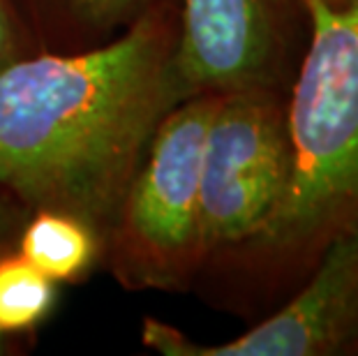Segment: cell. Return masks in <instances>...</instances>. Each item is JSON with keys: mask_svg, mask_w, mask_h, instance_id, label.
Returning <instances> with one entry per match:
<instances>
[{"mask_svg": "<svg viewBox=\"0 0 358 356\" xmlns=\"http://www.w3.org/2000/svg\"><path fill=\"white\" fill-rule=\"evenodd\" d=\"M178 28L164 7L81 54L17 58L0 70V183L35 208L116 225L159 120L185 100Z\"/></svg>", "mask_w": 358, "mask_h": 356, "instance_id": "obj_1", "label": "cell"}, {"mask_svg": "<svg viewBox=\"0 0 358 356\" xmlns=\"http://www.w3.org/2000/svg\"><path fill=\"white\" fill-rule=\"evenodd\" d=\"M303 7L308 42L287 100V180L257 234L222 252L264 290H296L358 229V0Z\"/></svg>", "mask_w": 358, "mask_h": 356, "instance_id": "obj_2", "label": "cell"}, {"mask_svg": "<svg viewBox=\"0 0 358 356\" xmlns=\"http://www.w3.org/2000/svg\"><path fill=\"white\" fill-rule=\"evenodd\" d=\"M222 93L185 97L159 120L113 232V262L132 287H182L206 264L199 234L203 150Z\"/></svg>", "mask_w": 358, "mask_h": 356, "instance_id": "obj_3", "label": "cell"}, {"mask_svg": "<svg viewBox=\"0 0 358 356\" xmlns=\"http://www.w3.org/2000/svg\"><path fill=\"white\" fill-rule=\"evenodd\" d=\"M289 169L287 102L275 88L222 93L203 150L199 234L206 262L248 241Z\"/></svg>", "mask_w": 358, "mask_h": 356, "instance_id": "obj_4", "label": "cell"}, {"mask_svg": "<svg viewBox=\"0 0 358 356\" xmlns=\"http://www.w3.org/2000/svg\"><path fill=\"white\" fill-rule=\"evenodd\" d=\"M303 0H182L176 72L185 95L275 88L289 77Z\"/></svg>", "mask_w": 358, "mask_h": 356, "instance_id": "obj_5", "label": "cell"}, {"mask_svg": "<svg viewBox=\"0 0 358 356\" xmlns=\"http://www.w3.org/2000/svg\"><path fill=\"white\" fill-rule=\"evenodd\" d=\"M143 345L166 356L358 354V229L326 250L282 306L248 333L196 345L164 322H143Z\"/></svg>", "mask_w": 358, "mask_h": 356, "instance_id": "obj_6", "label": "cell"}, {"mask_svg": "<svg viewBox=\"0 0 358 356\" xmlns=\"http://www.w3.org/2000/svg\"><path fill=\"white\" fill-rule=\"evenodd\" d=\"M21 257L53 283L79 278L95 257V229L81 218L37 208L21 234Z\"/></svg>", "mask_w": 358, "mask_h": 356, "instance_id": "obj_7", "label": "cell"}, {"mask_svg": "<svg viewBox=\"0 0 358 356\" xmlns=\"http://www.w3.org/2000/svg\"><path fill=\"white\" fill-rule=\"evenodd\" d=\"M56 303V283L37 271L26 257L0 259V333L35 329Z\"/></svg>", "mask_w": 358, "mask_h": 356, "instance_id": "obj_8", "label": "cell"}, {"mask_svg": "<svg viewBox=\"0 0 358 356\" xmlns=\"http://www.w3.org/2000/svg\"><path fill=\"white\" fill-rule=\"evenodd\" d=\"M58 12L88 28H113L132 19L146 0H51Z\"/></svg>", "mask_w": 358, "mask_h": 356, "instance_id": "obj_9", "label": "cell"}, {"mask_svg": "<svg viewBox=\"0 0 358 356\" xmlns=\"http://www.w3.org/2000/svg\"><path fill=\"white\" fill-rule=\"evenodd\" d=\"M19 58V40L7 0H0V70Z\"/></svg>", "mask_w": 358, "mask_h": 356, "instance_id": "obj_10", "label": "cell"}, {"mask_svg": "<svg viewBox=\"0 0 358 356\" xmlns=\"http://www.w3.org/2000/svg\"><path fill=\"white\" fill-rule=\"evenodd\" d=\"M324 3H329L333 7H345L347 3H352V0H324Z\"/></svg>", "mask_w": 358, "mask_h": 356, "instance_id": "obj_11", "label": "cell"}, {"mask_svg": "<svg viewBox=\"0 0 358 356\" xmlns=\"http://www.w3.org/2000/svg\"><path fill=\"white\" fill-rule=\"evenodd\" d=\"M3 345H5V336L0 333V354H3Z\"/></svg>", "mask_w": 358, "mask_h": 356, "instance_id": "obj_12", "label": "cell"}]
</instances>
